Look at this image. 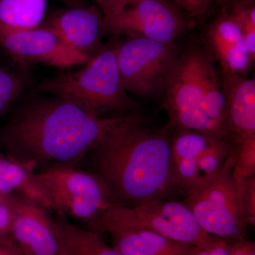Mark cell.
<instances>
[{
	"label": "cell",
	"instance_id": "d4e9b609",
	"mask_svg": "<svg viewBox=\"0 0 255 255\" xmlns=\"http://www.w3.org/2000/svg\"><path fill=\"white\" fill-rule=\"evenodd\" d=\"M9 195L3 201H0V242L9 239L12 223L13 213L10 206Z\"/></svg>",
	"mask_w": 255,
	"mask_h": 255
},
{
	"label": "cell",
	"instance_id": "3957f363",
	"mask_svg": "<svg viewBox=\"0 0 255 255\" xmlns=\"http://www.w3.org/2000/svg\"><path fill=\"white\" fill-rule=\"evenodd\" d=\"M216 62L208 47L198 43L176 55L162 95L174 130L227 137L226 101Z\"/></svg>",
	"mask_w": 255,
	"mask_h": 255
},
{
	"label": "cell",
	"instance_id": "d6986e66",
	"mask_svg": "<svg viewBox=\"0 0 255 255\" xmlns=\"http://www.w3.org/2000/svg\"><path fill=\"white\" fill-rule=\"evenodd\" d=\"M48 0H0V23L15 28L41 26L46 17Z\"/></svg>",
	"mask_w": 255,
	"mask_h": 255
},
{
	"label": "cell",
	"instance_id": "7a4b0ae2",
	"mask_svg": "<svg viewBox=\"0 0 255 255\" xmlns=\"http://www.w3.org/2000/svg\"><path fill=\"white\" fill-rule=\"evenodd\" d=\"M92 172L110 191L114 204L134 206L165 199L176 189L170 137L146 127L134 114L126 117L88 154Z\"/></svg>",
	"mask_w": 255,
	"mask_h": 255
},
{
	"label": "cell",
	"instance_id": "484cf974",
	"mask_svg": "<svg viewBox=\"0 0 255 255\" xmlns=\"http://www.w3.org/2000/svg\"><path fill=\"white\" fill-rule=\"evenodd\" d=\"M104 16H110L122 11L139 0H95Z\"/></svg>",
	"mask_w": 255,
	"mask_h": 255
},
{
	"label": "cell",
	"instance_id": "9c48e42d",
	"mask_svg": "<svg viewBox=\"0 0 255 255\" xmlns=\"http://www.w3.org/2000/svg\"><path fill=\"white\" fill-rule=\"evenodd\" d=\"M189 27V21L163 0H139L122 11L104 16L103 36H125L171 43Z\"/></svg>",
	"mask_w": 255,
	"mask_h": 255
},
{
	"label": "cell",
	"instance_id": "2e32d148",
	"mask_svg": "<svg viewBox=\"0 0 255 255\" xmlns=\"http://www.w3.org/2000/svg\"><path fill=\"white\" fill-rule=\"evenodd\" d=\"M226 106V136L233 144L255 135V80L221 73Z\"/></svg>",
	"mask_w": 255,
	"mask_h": 255
},
{
	"label": "cell",
	"instance_id": "ac0fdd59",
	"mask_svg": "<svg viewBox=\"0 0 255 255\" xmlns=\"http://www.w3.org/2000/svg\"><path fill=\"white\" fill-rule=\"evenodd\" d=\"M52 219L63 255H122L107 246L98 231L77 227L62 213L55 212Z\"/></svg>",
	"mask_w": 255,
	"mask_h": 255
},
{
	"label": "cell",
	"instance_id": "cb8c5ba5",
	"mask_svg": "<svg viewBox=\"0 0 255 255\" xmlns=\"http://www.w3.org/2000/svg\"><path fill=\"white\" fill-rule=\"evenodd\" d=\"M243 211L249 225L255 226V177L246 178L243 182L241 194Z\"/></svg>",
	"mask_w": 255,
	"mask_h": 255
},
{
	"label": "cell",
	"instance_id": "1f68e13d",
	"mask_svg": "<svg viewBox=\"0 0 255 255\" xmlns=\"http://www.w3.org/2000/svg\"><path fill=\"white\" fill-rule=\"evenodd\" d=\"M7 196L1 195V194H0V201L4 200V199H6V196Z\"/></svg>",
	"mask_w": 255,
	"mask_h": 255
},
{
	"label": "cell",
	"instance_id": "5b68a950",
	"mask_svg": "<svg viewBox=\"0 0 255 255\" xmlns=\"http://www.w3.org/2000/svg\"><path fill=\"white\" fill-rule=\"evenodd\" d=\"M35 177L49 197L54 212L62 213L103 233L102 217L114 203L98 176L74 165L46 166Z\"/></svg>",
	"mask_w": 255,
	"mask_h": 255
},
{
	"label": "cell",
	"instance_id": "8fae6325",
	"mask_svg": "<svg viewBox=\"0 0 255 255\" xmlns=\"http://www.w3.org/2000/svg\"><path fill=\"white\" fill-rule=\"evenodd\" d=\"M124 206L133 222L171 241L192 247L208 248L219 239L201 228L184 202L157 199L134 206Z\"/></svg>",
	"mask_w": 255,
	"mask_h": 255
},
{
	"label": "cell",
	"instance_id": "9a60e30c",
	"mask_svg": "<svg viewBox=\"0 0 255 255\" xmlns=\"http://www.w3.org/2000/svg\"><path fill=\"white\" fill-rule=\"evenodd\" d=\"M208 48L219 62L221 73L248 76L255 58L247 46L241 28L228 10L222 9L206 30Z\"/></svg>",
	"mask_w": 255,
	"mask_h": 255
},
{
	"label": "cell",
	"instance_id": "f546056e",
	"mask_svg": "<svg viewBox=\"0 0 255 255\" xmlns=\"http://www.w3.org/2000/svg\"><path fill=\"white\" fill-rule=\"evenodd\" d=\"M60 1L66 4L68 7L70 8L85 7L88 6L86 0H60Z\"/></svg>",
	"mask_w": 255,
	"mask_h": 255
},
{
	"label": "cell",
	"instance_id": "8992f818",
	"mask_svg": "<svg viewBox=\"0 0 255 255\" xmlns=\"http://www.w3.org/2000/svg\"><path fill=\"white\" fill-rule=\"evenodd\" d=\"M243 182L233 175L229 156L219 173L188 191L184 201L206 233L230 244L246 240L249 226L242 204Z\"/></svg>",
	"mask_w": 255,
	"mask_h": 255
},
{
	"label": "cell",
	"instance_id": "ffe728a7",
	"mask_svg": "<svg viewBox=\"0 0 255 255\" xmlns=\"http://www.w3.org/2000/svg\"><path fill=\"white\" fill-rule=\"evenodd\" d=\"M230 160L233 175L238 181L255 175V135L233 144Z\"/></svg>",
	"mask_w": 255,
	"mask_h": 255
},
{
	"label": "cell",
	"instance_id": "4fadbf2b",
	"mask_svg": "<svg viewBox=\"0 0 255 255\" xmlns=\"http://www.w3.org/2000/svg\"><path fill=\"white\" fill-rule=\"evenodd\" d=\"M102 222L104 232L110 233L113 248L122 255H188L193 248L136 224L123 204L111 206Z\"/></svg>",
	"mask_w": 255,
	"mask_h": 255
},
{
	"label": "cell",
	"instance_id": "83f0119b",
	"mask_svg": "<svg viewBox=\"0 0 255 255\" xmlns=\"http://www.w3.org/2000/svg\"><path fill=\"white\" fill-rule=\"evenodd\" d=\"M228 255H255V242L243 240L231 243Z\"/></svg>",
	"mask_w": 255,
	"mask_h": 255
},
{
	"label": "cell",
	"instance_id": "44dd1931",
	"mask_svg": "<svg viewBox=\"0 0 255 255\" xmlns=\"http://www.w3.org/2000/svg\"><path fill=\"white\" fill-rule=\"evenodd\" d=\"M28 85L24 73L0 68V116L6 114Z\"/></svg>",
	"mask_w": 255,
	"mask_h": 255
},
{
	"label": "cell",
	"instance_id": "52a82bcc",
	"mask_svg": "<svg viewBox=\"0 0 255 255\" xmlns=\"http://www.w3.org/2000/svg\"><path fill=\"white\" fill-rule=\"evenodd\" d=\"M126 38L114 43L124 88L128 93L143 99L162 96L169 68L177 54L174 43Z\"/></svg>",
	"mask_w": 255,
	"mask_h": 255
},
{
	"label": "cell",
	"instance_id": "30bf717a",
	"mask_svg": "<svg viewBox=\"0 0 255 255\" xmlns=\"http://www.w3.org/2000/svg\"><path fill=\"white\" fill-rule=\"evenodd\" d=\"M0 46L24 73L38 64L63 70L85 65L90 60L70 48L55 32L42 26L21 29L0 23Z\"/></svg>",
	"mask_w": 255,
	"mask_h": 255
},
{
	"label": "cell",
	"instance_id": "e0dca14e",
	"mask_svg": "<svg viewBox=\"0 0 255 255\" xmlns=\"http://www.w3.org/2000/svg\"><path fill=\"white\" fill-rule=\"evenodd\" d=\"M36 169L34 164L18 160L0 151V194H21L48 212H54L49 197L36 181Z\"/></svg>",
	"mask_w": 255,
	"mask_h": 255
},
{
	"label": "cell",
	"instance_id": "5bb4252c",
	"mask_svg": "<svg viewBox=\"0 0 255 255\" xmlns=\"http://www.w3.org/2000/svg\"><path fill=\"white\" fill-rule=\"evenodd\" d=\"M103 16L97 5L68 7L52 13L41 26L52 30L70 48L91 59L105 47L101 41Z\"/></svg>",
	"mask_w": 255,
	"mask_h": 255
},
{
	"label": "cell",
	"instance_id": "4316f807",
	"mask_svg": "<svg viewBox=\"0 0 255 255\" xmlns=\"http://www.w3.org/2000/svg\"><path fill=\"white\" fill-rule=\"evenodd\" d=\"M230 243L219 238L212 246L208 248L193 247L188 255H228Z\"/></svg>",
	"mask_w": 255,
	"mask_h": 255
},
{
	"label": "cell",
	"instance_id": "f1b7e54d",
	"mask_svg": "<svg viewBox=\"0 0 255 255\" xmlns=\"http://www.w3.org/2000/svg\"><path fill=\"white\" fill-rule=\"evenodd\" d=\"M0 255H23L11 238L0 242Z\"/></svg>",
	"mask_w": 255,
	"mask_h": 255
},
{
	"label": "cell",
	"instance_id": "4dcf8cb0",
	"mask_svg": "<svg viewBox=\"0 0 255 255\" xmlns=\"http://www.w3.org/2000/svg\"><path fill=\"white\" fill-rule=\"evenodd\" d=\"M239 1L241 0H216V4L221 5L222 9H228Z\"/></svg>",
	"mask_w": 255,
	"mask_h": 255
},
{
	"label": "cell",
	"instance_id": "603a6c76",
	"mask_svg": "<svg viewBox=\"0 0 255 255\" xmlns=\"http://www.w3.org/2000/svg\"><path fill=\"white\" fill-rule=\"evenodd\" d=\"M187 19H195L208 14L216 0H163Z\"/></svg>",
	"mask_w": 255,
	"mask_h": 255
},
{
	"label": "cell",
	"instance_id": "277c9868",
	"mask_svg": "<svg viewBox=\"0 0 255 255\" xmlns=\"http://www.w3.org/2000/svg\"><path fill=\"white\" fill-rule=\"evenodd\" d=\"M84 65L43 80L36 92L59 97L96 117L132 114L137 105L122 85L114 43L105 46Z\"/></svg>",
	"mask_w": 255,
	"mask_h": 255
},
{
	"label": "cell",
	"instance_id": "6da1fadb",
	"mask_svg": "<svg viewBox=\"0 0 255 255\" xmlns=\"http://www.w3.org/2000/svg\"><path fill=\"white\" fill-rule=\"evenodd\" d=\"M50 96L38 95L26 101L0 127V148L18 160L34 164L36 168L81 162L129 115L96 117Z\"/></svg>",
	"mask_w": 255,
	"mask_h": 255
},
{
	"label": "cell",
	"instance_id": "7c38bea8",
	"mask_svg": "<svg viewBox=\"0 0 255 255\" xmlns=\"http://www.w3.org/2000/svg\"><path fill=\"white\" fill-rule=\"evenodd\" d=\"M13 219L10 238L23 255H63L52 217L21 194H10Z\"/></svg>",
	"mask_w": 255,
	"mask_h": 255
},
{
	"label": "cell",
	"instance_id": "7402d4cb",
	"mask_svg": "<svg viewBox=\"0 0 255 255\" xmlns=\"http://www.w3.org/2000/svg\"><path fill=\"white\" fill-rule=\"evenodd\" d=\"M227 10L241 28L247 46L255 59V0H241Z\"/></svg>",
	"mask_w": 255,
	"mask_h": 255
},
{
	"label": "cell",
	"instance_id": "ba28073f",
	"mask_svg": "<svg viewBox=\"0 0 255 255\" xmlns=\"http://www.w3.org/2000/svg\"><path fill=\"white\" fill-rule=\"evenodd\" d=\"M228 137L179 130L170 137L171 165L176 189L187 194L223 168L232 150Z\"/></svg>",
	"mask_w": 255,
	"mask_h": 255
}]
</instances>
